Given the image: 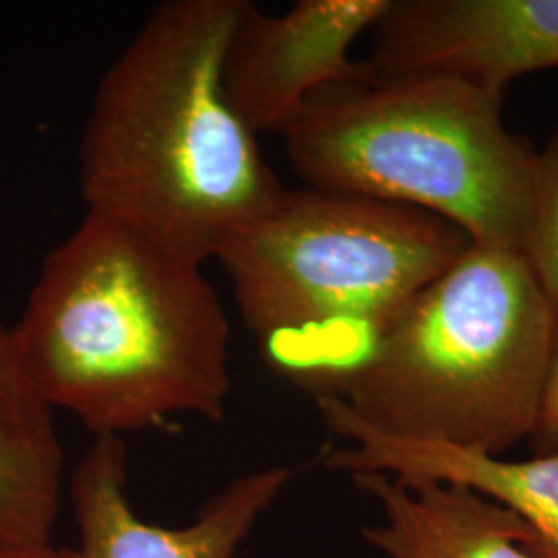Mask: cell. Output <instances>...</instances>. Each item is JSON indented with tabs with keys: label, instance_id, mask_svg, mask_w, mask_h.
<instances>
[{
	"label": "cell",
	"instance_id": "8fae6325",
	"mask_svg": "<svg viewBox=\"0 0 558 558\" xmlns=\"http://www.w3.org/2000/svg\"><path fill=\"white\" fill-rule=\"evenodd\" d=\"M62 476L54 410L29 379L11 327L0 323V550L52 544Z\"/></svg>",
	"mask_w": 558,
	"mask_h": 558
},
{
	"label": "cell",
	"instance_id": "52a82bcc",
	"mask_svg": "<svg viewBox=\"0 0 558 558\" xmlns=\"http://www.w3.org/2000/svg\"><path fill=\"white\" fill-rule=\"evenodd\" d=\"M391 0H300L281 15L246 2L223 57V87L259 137L283 135L317 92L360 75L352 46Z\"/></svg>",
	"mask_w": 558,
	"mask_h": 558
},
{
	"label": "cell",
	"instance_id": "4fadbf2b",
	"mask_svg": "<svg viewBox=\"0 0 558 558\" xmlns=\"http://www.w3.org/2000/svg\"><path fill=\"white\" fill-rule=\"evenodd\" d=\"M530 442H532L536 456L558 453V323L548 379H546L544 399H542V408H539L538 424H536V430H534Z\"/></svg>",
	"mask_w": 558,
	"mask_h": 558
},
{
	"label": "cell",
	"instance_id": "3957f363",
	"mask_svg": "<svg viewBox=\"0 0 558 558\" xmlns=\"http://www.w3.org/2000/svg\"><path fill=\"white\" fill-rule=\"evenodd\" d=\"M558 308L519 251L472 244L317 410L398 439L502 456L532 439Z\"/></svg>",
	"mask_w": 558,
	"mask_h": 558
},
{
	"label": "cell",
	"instance_id": "277c9868",
	"mask_svg": "<svg viewBox=\"0 0 558 558\" xmlns=\"http://www.w3.org/2000/svg\"><path fill=\"white\" fill-rule=\"evenodd\" d=\"M472 244L412 207L286 186L216 260L271 366L317 398Z\"/></svg>",
	"mask_w": 558,
	"mask_h": 558
},
{
	"label": "cell",
	"instance_id": "7a4b0ae2",
	"mask_svg": "<svg viewBox=\"0 0 558 558\" xmlns=\"http://www.w3.org/2000/svg\"><path fill=\"white\" fill-rule=\"evenodd\" d=\"M248 0H168L96 87L80 143L87 214L197 263L269 209L283 184L223 87Z\"/></svg>",
	"mask_w": 558,
	"mask_h": 558
},
{
	"label": "cell",
	"instance_id": "5b68a950",
	"mask_svg": "<svg viewBox=\"0 0 558 558\" xmlns=\"http://www.w3.org/2000/svg\"><path fill=\"white\" fill-rule=\"evenodd\" d=\"M500 101L468 81L379 80L362 64L302 106L286 154L306 186L412 207L521 253L536 154L505 126Z\"/></svg>",
	"mask_w": 558,
	"mask_h": 558
},
{
	"label": "cell",
	"instance_id": "5bb4252c",
	"mask_svg": "<svg viewBox=\"0 0 558 558\" xmlns=\"http://www.w3.org/2000/svg\"><path fill=\"white\" fill-rule=\"evenodd\" d=\"M0 558H66V550H59L50 544L32 550H0Z\"/></svg>",
	"mask_w": 558,
	"mask_h": 558
},
{
	"label": "cell",
	"instance_id": "6da1fadb",
	"mask_svg": "<svg viewBox=\"0 0 558 558\" xmlns=\"http://www.w3.org/2000/svg\"><path fill=\"white\" fill-rule=\"evenodd\" d=\"M15 345L44 401L94 437L226 418L232 329L203 263L85 214L41 263Z\"/></svg>",
	"mask_w": 558,
	"mask_h": 558
},
{
	"label": "cell",
	"instance_id": "9c48e42d",
	"mask_svg": "<svg viewBox=\"0 0 558 558\" xmlns=\"http://www.w3.org/2000/svg\"><path fill=\"white\" fill-rule=\"evenodd\" d=\"M325 426L343 439L323 461L348 476L377 472L401 480L461 484L513 511L532 530L534 558H558V453L507 459L440 442L380 435L333 412L319 410Z\"/></svg>",
	"mask_w": 558,
	"mask_h": 558
},
{
	"label": "cell",
	"instance_id": "ba28073f",
	"mask_svg": "<svg viewBox=\"0 0 558 558\" xmlns=\"http://www.w3.org/2000/svg\"><path fill=\"white\" fill-rule=\"evenodd\" d=\"M290 478V468L253 470L230 480L191 523L166 527L133 509L124 439L96 437L71 476L80 546L66 558H236Z\"/></svg>",
	"mask_w": 558,
	"mask_h": 558
},
{
	"label": "cell",
	"instance_id": "7c38bea8",
	"mask_svg": "<svg viewBox=\"0 0 558 558\" xmlns=\"http://www.w3.org/2000/svg\"><path fill=\"white\" fill-rule=\"evenodd\" d=\"M521 255L558 308V126L534 160L530 220Z\"/></svg>",
	"mask_w": 558,
	"mask_h": 558
},
{
	"label": "cell",
	"instance_id": "30bf717a",
	"mask_svg": "<svg viewBox=\"0 0 558 558\" xmlns=\"http://www.w3.org/2000/svg\"><path fill=\"white\" fill-rule=\"evenodd\" d=\"M350 478L379 502V523L362 536L385 558H534L521 518L468 486L377 472Z\"/></svg>",
	"mask_w": 558,
	"mask_h": 558
},
{
	"label": "cell",
	"instance_id": "8992f818",
	"mask_svg": "<svg viewBox=\"0 0 558 558\" xmlns=\"http://www.w3.org/2000/svg\"><path fill=\"white\" fill-rule=\"evenodd\" d=\"M371 34L373 77H451L502 96L557 69L558 0H391Z\"/></svg>",
	"mask_w": 558,
	"mask_h": 558
}]
</instances>
